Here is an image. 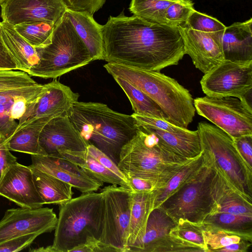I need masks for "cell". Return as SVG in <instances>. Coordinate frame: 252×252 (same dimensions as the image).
<instances>
[{
    "label": "cell",
    "instance_id": "obj_13",
    "mask_svg": "<svg viewBox=\"0 0 252 252\" xmlns=\"http://www.w3.org/2000/svg\"><path fill=\"white\" fill-rule=\"evenodd\" d=\"M46 85L42 94L28 105L15 131L37 119L68 116L73 104L78 101V94L60 82L55 80Z\"/></svg>",
    "mask_w": 252,
    "mask_h": 252
},
{
    "label": "cell",
    "instance_id": "obj_41",
    "mask_svg": "<svg viewBox=\"0 0 252 252\" xmlns=\"http://www.w3.org/2000/svg\"><path fill=\"white\" fill-rule=\"evenodd\" d=\"M86 151L88 154L96 159L101 164L115 174L124 181L129 183L126 176L119 169L118 165L106 154L94 145L90 144L88 146Z\"/></svg>",
    "mask_w": 252,
    "mask_h": 252
},
{
    "label": "cell",
    "instance_id": "obj_44",
    "mask_svg": "<svg viewBox=\"0 0 252 252\" xmlns=\"http://www.w3.org/2000/svg\"><path fill=\"white\" fill-rule=\"evenodd\" d=\"M44 88L45 84H38L32 87L0 91V104L6 103L18 97L36 94L42 91Z\"/></svg>",
    "mask_w": 252,
    "mask_h": 252
},
{
    "label": "cell",
    "instance_id": "obj_51",
    "mask_svg": "<svg viewBox=\"0 0 252 252\" xmlns=\"http://www.w3.org/2000/svg\"><path fill=\"white\" fill-rule=\"evenodd\" d=\"M6 0H0V5L2 4L3 2H4Z\"/></svg>",
    "mask_w": 252,
    "mask_h": 252
},
{
    "label": "cell",
    "instance_id": "obj_22",
    "mask_svg": "<svg viewBox=\"0 0 252 252\" xmlns=\"http://www.w3.org/2000/svg\"><path fill=\"white\" fill-rule=\"evenodd\" d=\"M138 128L154 134L164 148L182 158L193 159L202 153L197 130H190L182 127L179 130L169 131L148 126Z\"/></svg>",
    "mask_w": 252,
    "mask_h": 252
},
{
    "label": "cell",
    "instance_id": "obj_23",
    "mask_svg": "<svg viewBox=\"0 0 252 252\" xmlns=\"http://www.w3.org/2000/svg\"><path fill=\"white\" fill-rule=\"evenodd\" d=\"M155 199L154 190L131 192L127 238L129 252H135L144 235L149 215L154 209Z\"/></svg>",
    "mask_w": 252,
    "mask_h": 252
},
{
    "label": "cell",
    "instance_id": "obj_26",
    "mask_svg": "<svg viewBox=\"0 0 252 252\" xmlns=\"http://www.w3.org/2000/svg\"><path fill=\"white\" fill-rule=\"evenodd\" d=\"M1 36L8 49L20 67V70L28 72L37 63L38 56L32 46L8 23L0 22Z\"/></svg>",
    "mask_w": 252,
    "mask_h": 252
},
{
    "label": "cell",
    "instance_id": "obj_49",
    "mask_svg": "<svg viewBox=\"0 0 252 252\" xmlns=\"http://www.w3.org/2000/svg\"><path fill=\"white\" fill-rule=\"evenodd\" d=\"M252 241L243 240L224 247L218 251L220 252H247L250 248Z\"/></svg>",
    "mask_w": 252,
    "mask_h": 252
},
{
    "label": "cell",
    "instance_id": "obj_1",
    "mask_svg": "<svg viewBox=\"0 0 252 252\" xmlns=\"http://www.w3.org/2000/svg\"><path fill=\"white\" fill-rule=\"evenodd\" d=\"M103 59L129 67L159 71L177 65L185 55L178 26L158 24L122 12L103 26Z\"/></svg>",
    "mask_w": 252,
    "mask_h": 252
},
{
    "label": "cell",
    "instance_id": "obj_32",
    "mask_svg": "<svg viewBox=\"0 0 252 252\" xmlns=\"http://www.w3.org/2000/svg\"><path fill=\"white\" fill-rule=\"evenodd\" d=\"M205 225L203 234L207 252H218L224 247L243 240L252 241V231L223 229L205 223Z\"/></svg>",
    "mask_w": 252,
    "mask_h": 252
},
{
    "label": "cell",
    "instance_id": "obj_27",
    "mask_svg": "<svg viewBox=\"0 0 252 252\" xmlns=\"http://www.w3.org/2000/svg\"><path fill=\"white\" fill-rule=\"evenodd\" d=\"M31 168L36 189L44 204L60 205L72 198V186L34 167Z\"/></svg>",
    "mask_w": 252,
    "mask_h": 252
},
{
    "label": "cell",
    "instance_id": "obj_15",
    "mask_svg": "<svg viewBox=\"0 0 252 252\" xmlns=\"http://www.w3.org/2000/svg\"><path fill=\"white\" fill-rule=\"evenodd\" d=\"M178 27L183 40L185 54L190 56L195 67L203 73L224 60L220 43L222 31L205 32L183 25Z\"/></svg>",
    "mask_w": 252,
    "mask_h": 252
},
{
    "label": "cell",
    "instance_id": "obj_4",
    "mask_svg": "<svg viewBox=\"0 0 252 252\" xmlns=\"http://www.w3.org/2000/svg\"><path fill=\"white\" fill-rule=\"evenodd\" d=\"M192 159L174 154L161 145L154 134L139 128L122 147L118 166L126 178L133 176L148 180L156 190L164 188Z\"/></svg>",
    "mask_w": 252,
    "mask_h": 252
},
{
    "label": "cell",
    "instance_id": "obj_24",
    "mask_svg": "<svg viewBox=\"0 0 252 252\" xmlns=\"http://www.w3.org/2000/svg\"><path fill=\"white\" fill-rule=\"evenodd\" d=\"M89 50L93 61L103 59V26L86 11L67 8L65 12Z\"/></svg>",
    "mask_w": 252,
    "mask_h": 252
},
{
    "label": "cell",
    "instance_id": "obj_33",
    "mask_svg": "<svg viewBox=\"0 0 252 252\" xmlns=\"http://www.w3.org/2000/svg\"><path fill=\"white\" fill-rule=\"evenodd\" d=\"M177 1L168 0H131L129 10L133 15L148 22L167 24L165 15L167 7Z\"/></svg>",
    "mask_w": 252,
    "mask_h": 252
},
{
    "label": "cell",
    "instance_id": "obj_6",
    "mask_svg": "<svg viewBox=\"0 0 252 252\" xmlns=\"http://www.w3.org/2000/svg\"><path fill=\"white\" fill-rule=\"evenodd\" d=\"M35 49L38 61L28 73L44 79L56 78L93 61L65 13L55 24L51 42Z\"/></svg>",
    "mask_w": 252,
    "mask_h": 252
},
{
    "label": "cell",
    "instance_id": "obj_25",
    "mask_svg": "<svg viewBox=\"0 0 252 252\" xmlns=\"http://www.w3.org/2000/svg\"><path fill=\"white\" fill-rule=\"evenodd\" d=\"M59 155L77 165L88 176L93 179L103 183L119 185L133 192L129 183L124 181L101 164L96 159L88 154L86 150L63 151L59 152Z\"/></svg>",
    "mask_w": 252,
    "mask_h": 252
},
{
    "label": "cell",
    "instance_id": "obj_39",
    "mask_svg": "<svg viewBox=\"0 0 252 252\" xmlns=\"http://www.w3.org/2000/svg\"><path fill=\"white\" fill-rule=\"evenodd\" d=\"M15 98L0 104V134H2L7 140L15 132L18 124L12 118L11 114V107Z\"/></svg>",
    "mask_w": 252,
    "mask_h": 252
},
{
    "label": "cell",
    "instance_id": "obj_48",
    "mask_svg": "<svg viewBox=\"0 0 252 252\" xmlns=\"http://www.w3.org/2000/svg\"><path fill=\"white\" fill-rule=\"evenodd\" d=\"M126 178L133 192L152 191L155 189L153 183L148 180L133 176Z\"/></svg>",
    "mask_w": 252,
    "mask_h": 252
},
{
    "label": "cell",
    "instance_id": "obj_7",
    "mask_svg": "<svg viewBox=\"0 0 252 252\" xmlns=\"http://www.w3.org/2000/svg\"><path fill=\"white\" fill-rule=\"evenodd\" d=\"M201 150L211 167L236 189L252 197V168L240 155L233 139L207 122L198 123Z\"/></svg>",
    "mask_w": 252,
    "mask_h": 252
},
{
    "label": "cell",
    "instance_id": "obj_19",
    "mask_svg": "<svg viewBox=\"0 0 252 252\" xmlns=\"http://www.w3.org/2000/svg\"><path fill=\"white\" fill-rule=\"evenodd\" d=\"M212 169L210 184L212 209L210 215L222 213L252 216V197L236 189L221 174Z\"/></svg>",
    "mask_w": 252,
    "mask_h": 252
},
{
    "label": "cell",
    "instance_id": "obj_11",
    "mask_svg": "<svg viewBox=\"0 0 252 252\" xmlns=\"http://www.w3.org/2000/svg\"><path fill=\"white\" fill-rule=\"evenodd\" d=\"M200 83L207 96L246 98L252 90V60H224L205 73Z\"/></svg>",
    "mask_w": 252,
    "mask_h": 252
},
{
    "label": "cell",
    "instance_id": "obj_14",
    "mask_svg": "<svg viewBox=\"0 0 252 252\" xmlns=\"http://www.w3.org/2000/svg\"><path fill=\"white\" fill-rule=\"evenodd\" d=\"M0 5L2 22L13 26L36 21L55 24L67 9L63 0H6Z\"/></svg>",
    "mask_w": 252,
    "mask_h": 252
},
{
    "label": "cell",
    "instance_id": "obj_50",
    "mask_svg": "<svg viewBox=\"0 0 252 252\" xmlns=\"http://www.w3.org/2000/svg\"><path fill=\"white\" fill-rule=\"evenodd\" d=\"M30 251L38 252H55L52 245L48 246L46 247H41L36 249L31 250H30Z\"/></svg>",
    "mask_w": 252,
    "mask_h": 252
},
{
    "label": "cell",
    "instance_id": "obj_3",
    "mask_svg": "<svg viewBox=\"0 0 252 252\" xmlns=\"http://www.w3.org/2000/svg\"><path fill=\"white\" fill-rule=\"evenodd\" d=\"M113 77H119L140 90L166 116L168 122L187 128L195 113L193 99L189 90L174 78L159 71L129 67L114 63L104 65Z\"/></svg>",
    "mask_w": 252,
    "mask_h": 252
},
{
    "label": "cell",
    "instance_id": "obj_17",
    "mask_svg": "<svg viewBox=\"0 0 252 252\" xmlns=\"http://www.w3.org/2000/svg\"><path fill=\"white\" fill-rule=\"evenodd\" d=\"M0 195L21 208H38L44 205L35 187L31 167L17 162L11 165L3 176Z\"/></svg>",
    "mask_w": 252,
    "mask_h": 252
},
{
    "label": "cell",
    "instance_id": "obj_46",
    "mask_svg": "<svg viewBox=\"0 0 252 252\" xmlns=\"http://www.w3.org/2000/svg\"><path fill=\"white\" fill-rule=\"evenodd\" d=\"M241 157L252 168V135H246L232 138Z\"/></svg>",
    "mask_w": 252,
    "mask_h": 252
},
{
    "label": "cell",
    "instance_id": "obj_37",
    "mask_svg": "<svg viewBox=\"0 0 252 252\" xmlns=\"http://www.w3.org/2000/svg\"><path fill=\"white\" fill-rule=\"evenodd\" d=\"M38 84L23 71L0 70V91L32 87Z\"/></svg>",
    "mask_w": 252,
    "mask_h": 252
},
{
    "label": "cell",
    "instance_id": "obj_52",
    "mask_svg": "<svg viewBox=\"0 0 252 252\" xmlns=\"http://www.w3.org/2000/svg\"><path fill=\"white\" fill-rule=\"evenodd\" d=\"M171 0V1H182L184 0Z\"/></svg>",
    "mask_w": 252,
    "mask_h": 252
},
{
    "label": "cell",
    "instance_id": "obj_20",
    "mask_svg": "<svg viewBox=\"0 0 252 252\" xmlns=\"http://www.w3.org/2000/svg\"><path fill=\"white\" fill-rule=\"evenodd\" d=\"M176 224L160 208L154 209L149 215L144 235L135 252H179L169 234Z\"/></svg>",
    "mask_w": 252,
    "mask_h": 252
},
{
    "label": "cell",
    "instance_id": "obj_2",
    "mask_svg": "<svg viewBox=\"0 0 252 252\" xmlns=\"http://www.w3.org/2000/svg\"><path fill=\"white\" fill-rule=\"evenodd\" d=\"M68 117L82 136L118 165L121 150L138 127L131 115L116 112L107 105L75 102Z\"/></svg>",
    "mask_w": 252,
    "mask_h": 252
},
{
    "label": "cell",
    "instance_id": "obj_35",
    "mask_svg": "<svg viewBox=\"0 0 252 252\" xmlns=\"http://www.w3.org/2000/svg\"><path fill=\"white\" fill-rule=\"evenodd\" d=\"M203 222L211 226L223 229L252 231V216L216 213L208 216Z\"/></svg>",
    "mask_w": 252,
    "mask_h": 252
},
{
    "label": "cell",
    "instance_id": "obj_36",
    "mask_svg": "<svg viewBox=\"0 0 252 252\" xmlns=\"http://www.w3.org/2000/svg\"><path fill=\"white\" fill-rule=\"evenodd\" d=\"M192 30L214 32L223 31L226 26L216 18L193 10L183 25Z\"/></svg>",
    "mask_w": 252,
    "mask_h": 252
},
{
    "label": "cell",
    "instance_id": "obj_31",
    "mask_svg": "<svg viewBox=\"0 0 252 252\" xmlns=\"http://www.w3.org/2000/svg\"><path fill=\"white\" fill-rule=\"evenodd\" d=\"M113 78L129 100L134 113L168 121L159 107L144 93L121 77Z\"/></svg>",
    "mask_w": 252,
    "mask_h": 252
},
{
    "label": "cell",
    "instance_id": "obj_9",
    "mask_svg": "<svg viewBox=\"0 0 252 252\" xmlns=\"http://www.w3.org/2000/svg\"><path fill=\"white\" fill-rule=\"evenodd\" d=\"M195 111L232 138L252 135V108L247 98L208 96L193 99Z\"/></svg>",
    "mask_w": 252,
    "mask_h": 252
},
{
    "label": "cell",
    "instance_id": "obj_8",
    "mask_svg": "<svg viewBox=\"0 0 252 252\" xmlns=\"http://www.w3.org/2000/svg\"><path fill=\"white\" fill-rule=\"evenodd\" d=\"M213 172L207 159L206 165L194 178L158 207L163 210L176 223L182 220L203 222L210 215L212 209L210 184Z\"/></svg>",
    "mask_w": 252,
    "mask_h": 252
},
{
    "label": "cell",
    "instance_id": "obj_28",
    "mask_svg": "<svg viewBox=\"0 0 252 252\" xmlns=\"http://www.w3.org/2000/svg\"><path fill=\"white\" fill-rule=\"evenodd\" d=\"M205 223L179 221L169 233L179 252H207L203 232Z\"/></svg>",
    "mask_w": 252,
    "mask_h": 252
},
{
    "label": "cell",
    "instance_id": "obj_38",
    "mask_svg": "<svg viewBox=\"0 0 252 252\" xmlns=\"http://www.w3.org/2000/svg\"><path fill=\"white\" fill-rule=\"evenodd\" d=\"M193 10V3L190 0L173 2L166 10L165 17L167 24L174 26L184 25Z\"/></svg>",
    "mask_w": 252,
    "mask_h": 252
},
{
    "label": "cell",
    "instance_id": "obj_30",
    "mask_svg": "<svg viewBox=\"0 0 252 252\" xmlns=\"http://www.w3.org/2000/svg\"><path fill=\"white\" fill-rule=\"evenodd\" d=\"M207 159L201 154L185 164L162 189L154 190V209L159 207L168 197L194 178L204 168Z\"/></svg>",
    "mask_w": 252,
    "mask_h": 252
},
{
    "label": "cell",
    "instance_id": "obj_21",
    "mask_svg": "<svg viewBox=\"0 0 252 252\" xmlns=\"http://www.w3.org/2000/svg\"><path fill=\"white\" fill-rule=\"evenodd\" d=\"M220 43L224 60H252V18L226 27L221 32Z\"/></svg>",
    "mask_w": 252,
    "mask_h": 252
},
{
    "label": "cell",
    "instance_id": "obj_12",
    "mask_svg": "<svg viewBox=\"0 0 252 252\" xmlns=\"http://www.w3.org/2000/svg\"><path fill=\"white\" fill-rule=\"evenodd\" d=\"M57 220L53 209L48 207L8 209L0 220V244L23 235L50 232Z\"/></svg>",
    "mask_w": 252,
    "mask_h": 252
},
{
    "label": "cell",
    "instance_id": "obj_16",
    "mask_svg": "<svg viewBox=\"0 0 252 252\" xmlns=\"http://www.w3.org/2000/svg\"><path fill=\"white\" fill-rule=\"evenodd\" d=\"M39 143L43 155L51 156H58L63 151H85L89 144L68 116L49 121L41 131Z\"/></svg>",
    "mask_w": 252,
    "mask_h": 252
},
{
    "label": "cell",
    "instance_id": "obj_5",
    "mask_svg": "<svg viewBox=\"0 0 252 252\" xmlns=\"http://www.w3.org/2000/svg\"><path fill=\"white\" fill-rule=\"evenodd\" d=\"M103 195L94 191L59 205V214L52 245L55 252H69L89 237L101 234Z\"/></svg>",
    "mask_w": 252,
    "mask_h": 252
},
{
    "label": "cell",
    "instance_id": "obj_29",
    "mask_svg": "<svg viewBox=\"0 0 252 252\" xmlns=\"http://www.w3.org/2000/svg\"><path fill=\"white\" fill-rule=\"evenodd\" d=\"M50 120L37 119L22 126L7 141L8 149L31 155H43L39 143V136L44 126Z\"/></svg>",
    "mask_w": 252,
    "mask_h": 252
},
{
    "label": "cell",
    "instance_id": "obj_40",
    "mask_svg": "<svg viewBox=\"0 0 252 252\" xmlns=\"http://www.w3.org/2000/svg\"><path fill=\"white\" fill-rule=\"evenodd\" d=\"M39 235L30 233L10 239L0 244V252L20 251L30 246Z\"/></svg>",
    "mask_w": 252,
    "mask_h": 252
},
{
    "label": "cell",
    "instance_id": "obj_47",
    "mask_svg": "<svg viewBox=\"0 0 252 252\" xmlns=\"http://www.w3.org/2000/svg\"><path fill=\"white\" fill-rule=\"evenodd\" d=\"M20 70V67L3 40L0 26V70Z\"/></svg>",
    "mask_w": 252,
    "mask_h": 252
},
{
    "label": "cell",
    "instance_id": "obj_10",
    "mask_svg": "<svg viewBox=\"0 0 252 252\" xmlns=\"http://www.w3.org/2000/svg\"><path fill=\"white\" fill-rule=\"evenodd\" d=\"M103 195L102 220L99 240L128 252L127 238L130 216L131 192L122 186L109 185L100 190Z\"/></svg>",
    "mask_w": 252,
    "mask_h": 252
},
{
    "label": "cell",
    "instance_id": "obj_43",
    "mask_svg": "<svg viewBox=\"0 0 252 252\" xmlns=\"http://www.w3.org/2000/svg\"><path fill=\"white\" fill-rule=\"evenodd\" d=\"M67 8L86 11L93 15L102 8L106 0H63Z\"/></svg>",
    "mask_w": 252,
    "mask_h": 252
},
{
    "label": "cell",
    "instance_id": "obj_18",
    "mask_svg": "<svg viewBox=\"0 0 252 252\" xmlns=\"http://www.w3.org/2000/svg\"><path fill=\"white\" fill-rule=\"evenodd\" d=\"M31 159V166L68 183L82 193L95 191L103 185L60 155H32Z\"/></svg>",
    "mask_w": 252,
    "mask_h": 252
},
{
    "label": "cell",
    "instance_id": "obj_42",
    "mask_svg": "<svg viewBox=\"0 0 252 252\" xmlns=\"http://www.w3.org/2000/svg\"><path fill=\"white\" fill-rule=\"evenodd\" d=\"M120 252L117 248L104 243L94 237H89L85 242L72 249L69 252Z\"/></svg>",
    "mask_w": 252,
    "mask_h": 252
},
{
    "label": "cell",
    "instance_id": "obj_45",
    "mask_svg": "<svg viewBox=\"0 0 252 252\" xmlns=\"http://www.w3.org/2000/svg\"><path fill=\"white\" fill-rule=\"evenodd\" d=\"M7 139L0 134V182L8 168L17 162V158L8 149Z\"/></svg>",
    "mask_w": 252,
    "mask_h": 252
},
{
    "label": "cell",
    "instance_id": "obj_34",
    "mask_svg": "<svg viewBox=\"0 0 252 252\" xmlns=\"http://www.w3.org/2000/svg\"><path fill=\"white\" fill-rule=\"evenodd\" d=\"M55 24L46 21H36L13 27L21 36L35 48L44 47L51 42Z\"/></svg>",
    "mask_w": 252,
    "mask_h": 252
}]
</instances>
